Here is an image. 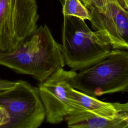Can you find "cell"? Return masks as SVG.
<instances>
[{
  "mask_svg": "<svg viewBox=\"0 0 128 128\" xmlns=\"http://www.w3.org/2000/svg\"><path fill=\"white\" fill-rule=\"evenodd\" d=\"M10 120V115L6 110L0 105V128H4Z\"/></svg>",
  "mask_w": 128,
  "mask_h": 128,
  "instance_id": "obj_12",
  "label": "cell"
},
{
  "mask_svg": "<svg viewBox=\"0 0 128 128\" xmlns=\"http://www.w3.org/2000/svg\"><path fill=\"white\" fill-rule=\"evenodd\" d=\"M65 65L62 44L46 25H42L16 50L0 52V66L17 74L32 76L40 82Z\"/></svg>",
  "mask_w": 128,
  "mask_h": 128,
  "instance_id": "obj_1",
  "label": "cell"
},
{
  "mask_svg": "<svg viewBox=\"0 0 128 128\" xmlns=\"http://www.w3.org/2000/svg\"><path fill=\"white\" fill-rule=\"evenodd\" d=\"M117 2H118L119 4H120L122 7L128 8V6L125 0H116Z\"/></svg>",
  "mask_w": 128,
  "mask_h": 128,
  "instance_id": "obj_15",
  "label": "cell"
},
{
  "mask_svg": "<svg viewBox=\"0 0 128 128\" xmlns=\"http://www.w3.org/2000/svg\"><path fill=\"white\" fill-rule=\"evenodd\" d=\"M104 12L92 7L90 11L92 27L110 44L112 49L128 50V9L115 2L106 4Z\"/></svg>",
  "mask_w": 128,
  "mask_h": 128,
  "instance_id": "obj_7",
  "label": "cell"
},
{
  "mask_svg": "<svg viewBox=\"0 0 128 128\" xmlns=\"http://www.w3.org/2000/svg\"><path fill=\"white\" fill-rule=\"evenodd\" d=\"M125 1H126V2L128 6V0H125Z\"/></svg>",
  "mask_w": 128,
  "mask_h": 128,
  "instance_id": "obj_17",
  "label": "cell"
},
{
  "mask_svg": "<svg viewBox=\"0 0 128 128\" xmlns=\"http://www.w3.org/2000/svg\"><path fill=\"white\" fill-rule=\"evenodd\" d=\"M36 0H0V52L18 48L37 29Z\"/></svg>",
  "mask_w": 128,
  "mask_h": 128,
  "instance_id": "obj_4",
  "label": "cell"
},
{
  "mask_svg": "<svg viewBox=\"0 0 128 128\" xmlns=\"http://www.w3.org/2000/svg\"><path fill=\"white\" fill-rule=\"evenodd\" d=\"M68 98L74 110H88L108 118H115L121 116L116 103L102 102L72 87L68 90Z\"/></svg>",
  "mask_w": 128,
  "mask_h": 128,
  "instance_id": "obj_9",
  "label": "cell"
},
{
  "mask_svg": "<svg viewBox=\"0 0 128 128\" xmlns=\"http://www.w3.org/2000/svg\"><path fill=\"white\" fill-rule=\"evenodd\" d=\"M123 114L124 118L128 124V112H122Z\"/></svg>",
  "mask_w": 128,
  "mask_h": 128,
  "instance_id": "obj_16",
  "label": "cell"
},
{
  "mask_svg": "<svg viewBox=\"0 0 128 128\" xmlns=\"http://www.w3.org/2000/svg\"><path fill=\"white\" fill-rule=\"evenodd\" d=\"M0 105L10 117L4 128H38L46 119L38 88L26 80H18L14 88L0 93Z\"/></svg>",
  "mask_w": 128,
  "mask_h": 128,
  "instance_id": "obj_5",
  "label": "cell"
},
{
  "mask_svg": "<svg viewBox=\"0 0 128 128\" xmlns=\"http://www.w3.org/2000/svg\"><path fill=\"white\" fill-rule=\"evenodd\" d=\"M76 71L66 70L61 68L40 82L38 88L40 98L46 110V121L58 124L74 110L68 90Z\"/></svg>",
  "mask_w": 128,
  "mask_h": 128,
  "instance_id": "obj_6",
  "label": "cell"
},
{
  "mask_svg": "<svg viewBox=\"0 0 128 128\" xmlns=\"http://www.w3.org/2000/svg\"><path fill=\"white\" fill-rule=\"evenodd\" d=\"M62 12L64 16H73L89 21L92 19L90 11L80 0H64Z\"/></svg>",
  "mask_w": 128,
  "mask_h": 128,
  "instance_id": "obj_10",
  "label": "cell"
},
{
  "mask_svg": "<svg viewBox=\"0 0 128 128\" xmlns=\"http://www.w3.org/2000/svg\"><path fill=\"white\" fill-rule=\"evenodd\" d=\"M80 0L86 7L94 8H96L98 10L102 12H104L106 10V6L108 2H116V0Z\"/></svg>",
  "mask_w": 128,
  "mask_h": 128,
  "instance_id": "obj_11",
  "label": "cell"
},
{
  "mask_svg": "<svg viewBox=\"0 0 128 128\" xmlns=\"http://www.w3.org/2000/svg\"><path fill=\"white\" fill-rule=\"evenodd\" d=\"M16 81H11L0 78V93L14 88L16 85Z\"/></svg>",
  "mask_w": 128,
  "mask_h": 128,
  "instance_id": "obj_13",
  "label": "cell"
},
{
  "mask_svg": "<svg viewBox=\"0 0 128 128\" xmlns=\"http://www.w3.org/2000/svg\"><path fill=\"white\" fill-rule=\"evenodd\" d=\"M62 47L65 64L74 71L93 66L112 50L108 41L92 31L84 20L73 16H64Z\"/></svg>",
  "mask_w": 128,
  "mask_h": 128,
  "instance_id": "obj_2",
  "label": "cell"
},
{
  "mask_svg": "<svg viewBox=\"0 0 128 128\" xmlns=\"http://www.w3.org/2000/svg\"><path fill=\"white\" fill-rule=\"evenodd\" d=\"M74 88L96 97L128 91V50H112L93 66L80 70L71 80Z\"/></svg>",
  "mask_w": 128,
  "mask_h": 128,
  "instance_id": "obj_3",
  "label": "cell"
},
{
  "mask_svg": "<svg viewBox=\"0 0 128 128\" xmlns=\"http://www.w3.org/2000/svg\"><path fill=\"white\" fill-rule=\"evenodd\" d=\"M68 128H126L128 124L122 114L115 118H106L88 110H74L65 118Z\"/></svg>",
  "mask_w": 128,
  "mask_h": 128,
  "instance_id": "obj_8",
  "label": "cell"
},
{
  "mask_svg": "<svg viewBox=\"0 0 128 128\" xmlns=\"http://www.w3.org/2000/svg\"><path fill=\"white\" fill-rule=\"evenodd\" d=\"M120 109L121 112H128V102L125 104H120Z\"/></svg>",
  "mask_w": 128,
  "mask_h": 128,
  "instance_id": "obj_14",
  "label": "cell"
}]
</instances>
